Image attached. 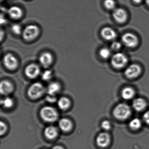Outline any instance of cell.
Listing matches in <instances>:
<instances>
[{"label":"cell","instance_id":"obj_10","mask_svg":"<svg viewBox=\"0 0 149 149\" xmlns=\"http://www.w3.org/2000/svg\"><path fill=\"white\" fill-rule=\"evenodd\" d=\"M115 20L119 23H124L127 19V14L124 9L121 8H116L112 14Z\"/></svg>","mask_w":149,"mask_h":149},{"label":"cell","instance_id":"obj_13","mask_svg":"<svg viewBox=\"0 0 149 149\" xmlns=\"http://www.w3.org/2000/svg\"><path fill=\"white\" fill-rule=\"evenodd\" d=\"M102 37L107 40H112L116 37V33L110 27H104L101 32Z\"/></svg>","mask_w":149,"mask_h":149},{"label":"cell","instance_id":"obj_7","mask_svg":"<svg viewBox=\"0 0 149 149\" xmlns=\"http://www.w3.org/2000/svg\"><path fill=\"white\" fill-rule=\"evenodd\" d=\"M3 62L6 68L10 70H14L18 67V60L12 54H8L4 56Z\"/></svg>","mask_w":149,"mask_h":149},{"label":"cell","instance_id":"obj_16","mask_svg":"<svg viewBox=\"0 0 149 149\" xmlns=\"http://www.w3.org/2000/svg\"><path fill=\"white\" fill-rule=\"evenodd\" d=\"M146 102L144 99L141 97L136 98L132 102V107L135 110L137 111H141L146 108Z\"/></svg>","mask_w":149,"mask_h":149},{"label":"cell","instance_id":"obj_21","mask_svg":"<svg viewBox=\"0 0 149 149\" xmlns=\"http://www.w3.org/2000/svg\"><path fill=\"white\" fill-rule=\"evenodd\" d=\"M58 106L61 109L65 110L67 109L70 106V102L68 98L62 97L59 99L57 102Z\"/></svg>","mask_w":149,"mask_h":149},{"label":"cell","instance_id":"obj_30","mask_svg":"<svg viewBox=\"0 0 149 149\" xmlns=\"http://www.w3.org/2000/svg\"><path fill=\"white\" fill-rule=\"evenodd\" d=\"M111 48L113 50H118L121 47V44L118 41H114L111 44Z\"/></svg>","mask_w":149,"mask_h":149},{"label":"cell","instance_id":"obj_26","mask_svg":"<svg viewBox=\"0 0 149 149\" xmlns=\"http://www.w3.org/2000/svg\"><path fill=\"white\" fill-rule=\"evenodd\" d=\"M52 76V72L50 70H47L42 73V78L44 81H48L51 79Z\"/></svg>","mask_w":149,"mask_h":149},{"label":"cell","instance_id":"obj_23","mask_svg":"<svg viewBox=\"0 0 149 149\" xmlns=\"http://www.w3.org/2000/svg\"><path fill=\"white\" fill-rule=\"evenodd\" d=\"M1 104L4 108L9 109L13 107V100L11 97H5V98L1 100Z\"/></svg>","mask_w":149,"mask_h":149},{"label":"cell","instance_id":"obj_29","mask_svg":"<svg viewBox=\"0 0 149 149\" xmlns=\"http://www.w3.org/2000/svg\"><path fill=\"white\" fill-rule=\"evenodd\" d=\"M0 133L1 135H3L6 133L7 130V126L5 123L3 122H1L0 123Z\"/></svg>","mask_w":149,"mask_h":149},{"label":"cell","instance_id":"obj_12","mask_svg":"<svg viewBox=\"0 0 149 149\" xmlns=\"http://www.w3.org/2000/svg\"><path fill=\"white\" fill-rule=\"evenodd\" d=\"M39 61L42 66L44 68H47L52 64L53 57L50 53L45 52L40 56Z\"/></svg>","mask_w":149,"mask_h":149},{"label":"cell","instance_id":"obj_6","mask_svg":"<svg viewBox=\"0 0 149 149\" xmlns=\"http://www.w3.org/2000/svg\"><path fill=\"white\" fill-rule=\"evenodd\" d=\"M123 44L126 47L130 48L136 47L138 43V39L135 35L131 33H126L122 37Z\"/></svg>","mask_w":149,"mask_h":149},{"label":"cell","instance_id":"obj_32","mask_svg":"<svg viewBox=\"0 0 149 149\" xmlns=\"http://www.w3.org/2000/svg\"><path fill=\"white\" fill-rule=\"evenodd\" d=\"M143 119L146 123L149 125V110L147 111L144 114Z\"/></svg>","mask_w":149,"mask_h":149},{"label":"cell","instance_id":"obj_8","mask_svg":"<svg viewBox=\"0 0 149 149\" xmlns=\"http://www.w3.org/2000/svg\"><path fill=\"white\" fill-rule=\"evenodd\" d=\"M141 72V69L139 65L132 64L129 66L125 71V74L129 78H136Z\"/></svg>","mask_w":149,"mask_h":149},{"label":"cell","instance_id":"obj_31","mask_svg":"<svg viewBox=\"0 0 149 149\" xmlns=\"http://www.w3.org/2000/svg\"><path fill=\"white\" fill-rule=\"evenodd\" d=\"M46 99L47 101L51 103L55 102L56 101V98L55 96H51L49 95L47 96Z\"/></svg>","mask_w":149,"mask_h":149},{"label":"cell","instance_id":"obj_22","mask_svg":"<svg viewBox=\"0 0 149 149\" xmlns=\"http://www.w3.org/2000/svg\"><path fill=\"white\" fill-rule=\"evenodd\" d=\"M142 123L138 118H134L129 123V126L133 130H137L141 128Z\"/></svg>","mask_w":149,"mask_h":149},{"label":"cell","instance_id":"obj_5","mask_svg":"<svg viewBox=\"0 0 149 149\" xmlns=\"http://www.w3.org/2000/svg\"><path fill=\"white\" fill-rule=\"evenodd\" d=\"M128 62L126 56L121 53H118L114 54L111 58V63L113 67L117 69L124 68Z\"/></svg>","mask_w":149,"mask_h":149},{"label":"cell","instance_id":"obj_17","mask_svg":"<svg viewBox=\"0 0 149 149\" xmlns=\"http://www.w3.org/2000/svg\"><path fill=\"white\" fill-rule=\"evenodd\" d=\"M58 134V130L54 126L47 127L44 130V135L49 139H53L56 137Z\"/></svg>","mask_w":149,"mask_h":149},{"label":"cell","instance_id":"obj_34","mask_svg":"<svg viewBox=\"0 0 149 149\" xmlns=\"http://www.w3.org/2000/svg\"><path fill=\"white\" fill-rule=\"evenodd\" d=\"M132 1L135 3L138 4V3H140L142 1V0H132Z\"/></svg>","mask_w":149,"mask_h":149},{"label":"cell","instance_id":"obj_20","mask_svg":"<svg viewBox=\"0 0 149 149\" xmlns=\"http://www.w3.org/2000/svg\"><path fill=\"white\" fill-rule=\"evenodd\" d=\"M135 95V90L131 87H126L122 91V97L125 100L132 99Z\"/></svg>","mask_w":149,"mask_h":149},{"label":"cell","instance_id":"obj_24","mask_svg":"<svg viewBox=\"0 0 149 149\" xmlns=\"http://www.w3.org/2000/svg\"><path fill=\"white\" fill-rule=\"evenodd\" d=\"M100 56L103 59H107L111 55V51L109 49L107 48H102L99 52Z\"/></svg>","mask_w":149,"mask_h":149},{"label":"cell","instance_id":"obj_25","mask_svg":"<svg viewBox=\"0 0 149 149\" xmlns=\"http://www.w3.org/2000/svg\"><path fill=\"white\" fill-rule=\"evenodd\" d=\"M104 6L107 9L112 10L116 6V2L114 0H105L104 1Z\"/></svg>","mask_w":149,"mask_h":149},{"label":"cell","instance_id":"obj_35","mask_svg":"<svg viewBox=\"0 0 149 149\" xmlns=\"http://www.w3.org/2000/svg\"><path fill=\"white\" fill-rule=\"evenodd\" d=\"M146 2L147 6H149V0H146Z\"/></svg>","mask_w":149,"mask_h":149},{"label":"cell","instance_id":"obj_3","mask_svg":"<svg viewBox=\"0 0 149 149\" xmlns=\"http://www.w3.org/2000/svg\"><path fill=\"white\" fill-rule=\"evenodd\" d=\"M46 91L45 87L42 84L36 82L32 84L28 91L29 97L33 99H37L41 97Z\"/></svg>","mask_w":149,"mask_h":149},{"label":"cell","instance_id":"obj_18","mask_svg":"<svg viewBox=\"0 0 149 149\" xmlns=\"http://www.w3.org/2000/svg\"><path fill=\"white\" fill-rule=\"evenodd\" d=\"M59 126L62 131L64 132H68L71 130L73 124L69 119L63 118H62L59 121Z\"/></svg>","mask_w":149,"mask_h":149},{"label":"cell","instance_id":"obj_28","mask_svg":"<svg viewBox=\"0 0 149 149\" xmlns=\"http://www.w3.org/2000/svg\"><path fill=\"white\" fill-rule=\"evenodd\" d=\"M102 127L105 130H109L111 128V125L109 121L108 120H104L102 123Z\"/></svg>","mask_w":149,"mask_h":149},{"label":"cell","instance_id":"obj_1","mask_svg":"<svg viewBox=\"0 0 149 149\" xmlns=\"http://www.w3.org/2000/svg\"><path fill=\"white\" fill-rule=\"evenodd\" d=\"M113 115L119 120H125L129 117L131 113L130 108L128 104L120 103L118 104L113 110Z\"/></svg>","mask_w":149,"mask_h":149},{"label":"cell","instance_id":"obj_4","mask_svg":"<svg viewBox=\"0 0 149 149\" xmlns=\"http://www.w3.org/2000/svg\"><path fill=\"white\" fill-rule=\"evenodd\" d=\"M40 30L38 26L34 25H30L26 27L22 32L23 39L27 41H31L35 40L39 36Z\"/></svg>","mask_w":149,"mask_h":149},{"label":"cell","instance_id":"obj_33","mask_svg":"<svg viewBox=\"0 0 149 149\" xmlns=\"http://www.w3.org/2000/svg\"><path fill=\"white\" fill-rule=\"evenodd\" d=\"M52 149H64V148L62 146H54Z\"/></svg>","mask_w":149,"mask_h":149},{"label":"cell","instance_id":"obj_19","mask_svg":"<svg viewBox=\"0 0 149 149\" xmlns=\"http://www.w3.org/2000/svg\"><path fill=\"white\" fill-rule=\"evenodd\" d=\"M61 86L59 84L56 82H52L48 86L47 91L49 95L55 96L59 92Z\"/></svg>","mask_w":149,"mask_h":149},{"label":"cell","instance_id":"obj_2","mask_svg":"<svg viewBox=\"0 0 149 149\" xmlns=\"http://www.w3.org/2000/svg\"><path fill=\"white\" fill-rule=\"evenodd\" d=\"M42 118L45 122L53 123L55 122L58 118V113L55 108L51 106H45L40 112Z\"/></svg>","mask_w":149,"mask_h":149},{"label":"cell","instance_id":"obj_27","mask_svg":"<svg viewBox=\"0 0 149 149\" xmlns=\"http://www.w3.org/2000/svg\"><path fill=\"white\" fill-rule=\"evenodd\" d=\"M12 29L14 33L18 35L21 34L22 31L21 26L17 24H14L12 26Z\"/></svg>","mask_w":149,"mask_h":149},{"label":"cell","instance_id":"obj_11","mask_svg":"<svg viewBox=\"0 0 149 149\" xmlns=\"http://www.w3.org/2000/svg\"><path fill=\"white\" fill-rule=\"evenodd\" d=\"M110 141V136L106 132H102L97 137V144L100 147L104 148L108 146Z\"/></svg>","mask_w":149,"mask_h":149},{"label":"cell","instance_id":"obj_15","mask_svg":"<svg viewBox=\"0 0 149 149\" xmlns=\"http://www.w3.org/2000/svg\"><path fill=\"white\" fill-rule=\"evenodd\" d=\"M8 15L12 19H18L22 17L23 12L20 8L18 6H13L8 10Z\"/></svg>","mask_w":149,"mask_h":149},{"label":"cell","instance_id":"obj_9","mask_svg":"<svg viewBox=\"0 0 149 149\" xmlns=\"http://www.w3.org/2000/svg\"><path fill=\"white\" fill-rule=\"evenodd\" d=\"M40 72V67L36 64H30L26 68L25 74L26 75L31 79L36 78Z\"/></svg>","mask_w":149,"mask_h":149},{"label":"cell","instance_id":"obj_14","mask_svg":"<svg viewBox=\"0 0 149 149\" xmlns=\"http://www.w3.org/2000/svg\"><path fill=\"white\" fill-rule=\"evenodd\" d=\"M1 93L3 95H8L13 90V86L12 84L8 81L1 82L0 86Z\"/></svg>","mask_w":149,"mask_h":149}]
</instances>
